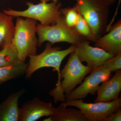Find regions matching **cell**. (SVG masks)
<instances>
[{"label": "cell", "instance_id": "cell-18", "mask_svg": "<svg viewBox=\"0 0 121 121\" xmlns=\"http://www.w3.org/2000/svg\"><path fill=\"white\" fill-rule=\"evenodd\" d=\"M73 29L87 40L94 42L96 41L95 35L93 30L80 13L78 22Z\"/></svg>", "mask_w": 121, "mask_h": 121}, {"label": "cell", "instance_id": "cell-15", "mask_svg": "<svg viewBox=\"0 0 121 121\" xmlns=\"http://www.w3.org/2000/svg\"><path fill=\"white\" fill-rule=\"evenodd\" d=\"M28 64L19 60L13 65L0 68V85L26 74Z\"/></svg>", "mask_w": 121, "mask_h": 121}, {"label": "cell", "instance_id": "cell-1", "mask_svg": "<svg viewBox=\"0 0 121 121\" xmlns=\"http://www.w3.org/2000/svg\"><path fill=\"white\" fill-rule=\"evenodd\" d=\"M94 69L83 65L75 51L71 53L66 64L60 70L56 87L49 92L54 103L65 102L66 98Z\"/></svg>", "mask_w": 121, "mask_h": 121}, {"label": "cell", "instance_id": "cell-24", "mask_svg": "<svg viewBox=\"0 0 121 121\" xmlns=\"http://www.w3.org/2000/svg\"></svg>", "mask_w": 121, "mask_h": 121}, {"label": "cell", "instance_id": "cell-6", "mask_svg": "<svg viewBox=\"0 0 121 121\" xmlns=\"http://www.w3.org/2000/svg\"><path fill=\"white\" fill-rule=\"evenodd\" d=\"M27 8L20 11L9 9L3 12L14 17H24L39 21L44 25H53L56 23L60 17L62 4L58 1L51 3L40 2L35 4L30 1L26 3Z\"/></svg>", "mask_w": 121, "mask_h": 121}, {"label": "cell", "instance_id": "cell-5", "mask_svg": "<svg viewBox=\"0 0 121 121\" xmlns=\"http://www.w3.org/2000/svg\"><path fill=\"white\" fill-rule=\"evenodd\" d=\"M52 45L48 42L40 54L29 56V61L26 73V78H30L35 72L45 67L53 68L59 76L62 62L68 55L75 51L76 45L72 44L64 50H61L59 47H53Z\"/></svg>", "mask_w": 121, "mask_h": 121}, {"label": "cell", "instance_id": "cell-9", "mask_svg": "<svg viewBox=\"0 0 121 121\" xmlns=\"http://www.w3.org/2000/svg\"><path fill=\"white\" fill-rule=\"evenodd\" d=\"M75 52L82 62H86L87 66L94 69L114 56L101 48L91 46L89 41L85 39L76 45Z\"/></svg>", "mask_w": 121, "mask_h": 121}, {"label": "cell", "instance_id": "cell-14", "mask_svg": "<svg viewBox=\"0 0 121 121\" xmlns=\"http://www.w3.org/2000/svg\"><path fill=\"white\" fill-rule=\"evenodd\" d=\"M13 18L0 12V50L12 43L15 29Z\"/></svg>", "mask_w": 121, "mask_h": 121}, {"label": "cell", "instance_id": "cell-13", "mask_svg": "<svg viewBox=\"0 0 121 121\" xmlns=\"http://www.w3.org/2000/svg\"><path fill=\"white\" fill-rule=\"evenodd\" d=\"M24 90L13 93L0 104V121H19L20 108L18 101Z\"/></svg>", "mask_w": 121, "mask_h": 121}, {"label": "cell", "instance_id": "cell-10", "mask_svg": "<svg viewBox=\"0 0 121 121\" xmlns=\"http://www.w3.org/2000/svg\"><path fill=\"white\" fill-rule=\"evenodd\" d=\"M57 109L51 102H44L35 97L22 105L19 121H35L43 117L52 116Z\"/></svg>", "mask_w": 121, "mask_h": 121}, {"label": "cell", "instance_id": "cell-4", "mask_svg": "<svg viewBox=\"0 0 121 121\" xmlns=\"http://www.w3.org/2000/svg\"><path fill=\"white\" fill-rule=\"evenodd\" d=\"M37 35L39 47L45 41L52 45L56 43L66 42L76 45L85 39L68 26L61 13L55 24L46 25L37 23Z\"/></svg>", "mask_w": 121, "mask_h": 121}, {"label": "cell", "instance_id": "cell-22", "mask_svg": "<svg viewBox=\"0 0 121 121\" xmlns=\"http://www.w3.org/2000/svg\"><path fill=\"white\" fill-rule=\"evenodd\" d=\"M106 4L109 6L113 4L116 0H102Z\"/></svg>", "mask_w": 121, "mask_h": 121}, {"label": "cell", "instance_id": "cell-16", "mask_svg": "<svg viewBox=\"0 0 121 121\" xmlns=\"http://www.w3.org/2000/svg\"><path fill=\"white\" fill-rule=\"evenodd\" d=\"M51 117L52 121H89L79 109L59 106Z\"/></svg>", "mask_w": 121, "mask_h": 121}, {"label": "cell", "instance_id": "cell-11", "mask_svg": "<svg viewBox=\"0 0 121 121\" xmlns=\"http://www.w3.org/2000/svg\"><path fill=\"white\" fill-rule=\"evenodd\" d=\"M109 32L95 41V46L115 56L121 54V20L111 28Z\"/></svg>", "mask_w": 121, "mask_h": 121}, {"label": "cell", "instance_id": "cell-19", "mask_svg": "<svg viewBox=\"0 0 121 121\" xmlns=\"http://www.w3.org/2000/svg\"><path fill=\"white\" fill-rule=\"evenodd\" d=\"M60 11L66 24L70 27L73 28L78 22L79 14L76 5L72 8L60 9Z\"/></svg>", "mask_w": 121, "mask_h": 121}, {"label": "cell", "instance_id": "cell-21", "mask_svg": "<svg viewBox=\"0 0 121 121\" xmlns=\"http://www.w3.org/2000/svg\"><path fill=\"white\" fill-rule=\"evenodd\" d=\"M121 109L111 114L104 119V121H121Z\"/></svg>", "mask_w": 121, "mask_h": 121}, {"label": "cell", "instance_id": "cell-2", "mask_svg": "<svg viewBox=\"0 0 121 121\" xmlns=\"http://www.w3.org/2000/svg\"><path fill=\"white\" fill-rule=\"evenodd\" d=\"M37 22L30 18L17 17L13 43L17 50L19 60L21 62H25L29 56L37 54Z\"/></svg>", "mask_w": 121, "mask_h": 121}, {"label": "cell", "instance_id": "cell-7", "mask_svg": "<svg viewBox=\"0 0 121 121\" xmlns=\"http://www.w3.org/2000/svg\"><path fill=\"white\" fill-rule=\"evenodd\" d=\"M121 97L109 102H84L82 99L67 100L60 106H73L79 109L89 121H104L109 115L121 109Z\"/></svg>", "mask_w": 121, "mask_h": 121}, {"label": "cell", "instance_id": "cell-3", "mask_svg": "<svg viewBox=\"0 0 121 121\" xmlns=\"http://www.w3.org/2000/svg\"><path fill=\"white\" fill-rule=\"evenodd\" d=\"M75 0L79 13L90 26L97 40L107 30L109 6L102 0Z\"/></svg>", "mask_w": 121, "mask_h": 121}, {"label": "cell", "instance_id": "cell-17", "mask_svg": "<svg viewBox=\"0 0 121 121\" xmlns=\"http://www.w3.org/2000/svg\"><path fill=\"white\" fill-rule=\"evenodd\" d=\"M19 60L18 52L13 42L0 50V68L13 65Z\"/></svg>", "mask_w": 121, "mask_h": 121}, {"label": "cell", "instance_id": "cell-20", "mask_svg": "<svg viewBox=\"0 0 121 121\" xmlns=\"http://www.w3.org/2000/svg\"><path fill=\"white\" fill-rule=\"evenodd\" d=\"M102 66L111 72L121 69V54H117L106 60Z\"/></svg>", "mask_w": 121, "mask_h": 121}, {"label": "cell", "instance_id": "cell-8", "mask_svg": "<svg viewBox=\"0 0 121 121\" xmlns=\"http://www.w3.org/2000/svg\"><path fill=\"white\" fill-rule=\"evenodd\" d=\"M111 72L102 65L94 69L80 86L66 98V101L85 99L89 94L95 95L100 84L109 79Z\"/></svg>", "mask_w": 121, "mask_h": 121}, {"label": "cell", "instance_id": "cell-12", "mask_svg": "<svg viewBox=\"0 0 121 121\" xmlns=\"http://www.w3.org/2000/svg\"><path fill=\"white\" fill-rule=\"evenodd\" d=\"M121 91V69L115 72L111 79L102 83L97 91L95 102H109L119 97Z\"/></svg>", "mask_w": 121, "mask_h": 121}, {"label": "cell", "instance_id": "cell-25", "mask_svg": "<svg viewBox=\"0 0 121 121\" xmlns=\"http://www.w3.org/2000/svg\"></svg>", "mask_w": 121, "mask_h": 121}, {"label": "cell", "instance_id": "cell-23", "mask_svg": "<svg viewBox=\"0 0 121 121\" xmlns=\"http://www.w3.org/2000/svg\"><path fill=\"white\" fill-rule=\"evenodd\" d=\"M58 0H40V2L47 3V2H49L50 1H54V2H57V1H58Z\"/></svg>", "mask_w": 121, "mask_h": 121}]
</instances>
